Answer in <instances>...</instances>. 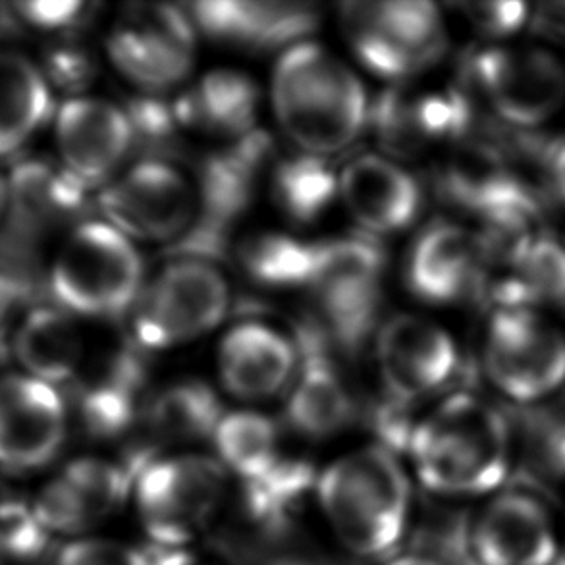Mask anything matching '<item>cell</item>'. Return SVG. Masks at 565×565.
I'll use <instances>...</instances> for the list:
<instances>
[{"instance_id":"obj_5","label":"cell","mask_w":565,"mask_h":565,"mask_svg":"<svg viewBox=\"0 0 565 565\" xmlns=\"http://www.w3.org/2000/svg\"><path fill=\"white\" fill-rule=\"evenodd\" d=\"M51 288L68 313L116 317L136 306L143 263L120 230L105 221L82 222L54 259Z\"/></svg>"},{"instance_id":"obj_39","label":"cell","mask_w":565,"mask_h":565,"mask_svg":"<svg viewBox=\"0 0 565 565\" xmlns=\"http://www.w3.org/2000/svg\"><path fill=\"white\" fill-rule=\"evenodd\" d=\"M30 291L28 284L15 280L12 276L0 275V361L8 352V337L14 324L18 309L23 306Z\"/></svg>"},{"instance_id":"obj_14","label":"cell","mask_w":565,"mask_h":565,"mask_svg":"<svg viewBox=\"0 0 565 565\" xmlns=\"http://www.w3.org/2000/svg\"><path fill=\"white\" fill-rule=\"evenodd\" d=\"M136 473L134 463L74 459L43 484L33 510L49 535H82L122 508Z\"/></svg>"},{"instance_id":"obj_9","label":"cell","mask_w":565,"mask_h":565,"mask_svg":"<svg viewBox=\"0 0 565 565\" xmlns=\"http://www.w3.org/2000/svg\"><path fill=\"white\" fill-rule=\"evenodd\" d=\"M97 205L131 242H180L198 216V188L172 162L141 159L100 190Z\"/></svg>"},{"instance_id":"obj_30","label":"cell","mask_w":565,"mask_h":565,"mask_svg":"<svg viewBox=\"0 0 565 565\" xmlns=\"http://www.w3.org/2000/svg\"><path fill=\"white\" fill-rule=\"evenodd\" d=\"M273 193L284 213L298 222H311L329 209L340 188L324 157L299 151L276 169Z\"/></svg>"},{"instance_id":"obj_8","label":"cell","mask_w":565,"mask_h":565,"mask_svg":"<svg viewBox=\"0 0 565 565\" xmlns=\"http://www.w3.org/2000/svg\"><path fill=\"white\" fill-rule=\"evenodd\" d=\"M384 257L367 237H340L315 244L306 288L322 324L345 352L360 350L381 307Z\"/></svg>"},{"instance_id":"obj_17","label":"cell","mask_w":565,"mask_h":565,"mask_svg":"<svg viewBox=\"0 0 565 565\" xmlns=\"http://www.w3.org/2000/svg\"><path fill=\"white\" fill-rule=\"evenodd\" d=\"M479 565H552L558 543L551 513L539 498L508 490L494 498L471 525Z\"/></svg>"},{"instance_id":"obj_1","label":"cell","mask_w":565,"mask_h":565,"mask_svg":"<svg viewBox=\"0 0 565 565\" xmlns=\"http://www.w3.org/2000/svg\"><path fill=\"white\" fill-rule=\"evenodd\" d=\"M405 450L428 492L479 497L502 487L512 471L513 430L494 405L451 394L413 420Z\"/></svg>"},{"instance_id":"obj_38","label":"cell","mask_w":565,"mask_h":565,"mask_svg":"<svg viewBox=\"0 0 565 565\" xmlns=\"http://www.w3.org/2000/svg\"><path fill=\"white\" fill-rule=\"evenodd\" d=\"M15 12L25 22L43 31H62L74 28L84 20L82 2H22Z\"/></svg>"},{"instance_id":"obj_24","label":"cell","mask_w":565,"mask_h":565,"mask_svg":"<svg viewBox=\"0 0 565 565\" xmlns=\"http://www.w3.org/2000/svg\"><path fill=\"white\" fill-rule=\"evenodd\" d=\"M259 92L249 77L234 70H214L177 103L185 130L242 141L255 131Z\"/></svg>"},{"instance_id":"obj_2","label":"cell","mask_w":565,"mask_h":565,"mask_svg":"<svg viewBox=\"0 0 565 565\" xmlns=\"http://www.w3.org/2000/svg\"><path fill=\"white\" fill-rule=\"evenodd\" d=\"M270 100L276 120L299 151L324 159L353 146L371 120L360 77L337 54L309 41L284 51Z\"/></svg>"},{"instance_id":"obj_41","label":"cell","mask_w":565,"mask_h":565,"mask_svg":"<svg viewBox=\"0 0 565 565\" xmlns=\"http://www.w3.org/2000/svg\"><path fill=\"white\" fill-rule=\"evenodd\" d=\"M384 565H444L438 562V559L433 558V556H427V554H404V556H396V558L386 559V564Z\"/></svg>"},{"instance_id":"obj_27","label":"cell","mask_w":565,"mask_h":565,"mask_svg":"<svg viewBox=\"0 0 565 565\" xmlns=\"http://www.w3.org/2000/svg\"><path fill=\"white\" fill-rule=\"evenodd\" d=\"M146 369L136 350L115 353L79 394V415L87 430L95 436L122 435L141 417L147 397Z\"/></svg>"},{"instance_id":"obj_15","label":"cell","mask_w":565,"mask_h":565,"mask_svg":"<svg viewBox=\"0 0 565 565\" xmlns=\"http://www.w3.org/2000/svg\"><path fill=\"white\" fill-rule=\"evenodd\" d=\"M54 139L62 169L87 188L118 177L134 149L128 110L93 97L68 99L56 113Z\"/></svg>"},{"instance_id":"obj_44","label":"cell","mask_w":565,"mask_h":565,"mask_svg":"<svg viewBox=\"0 0 565 565\" xmlns=\"http://www.w3.org/2000/svg\"><path fill=\"white\" fill-rule=\"evenodd\" d=\"M552 565H565V558H558L556 559V562H554V564Z\"/></svg>"},{"instance_id":"obj_4","label":"cell","mask_w":565,"mask_h":565,"mask_svg":"<svg viewBox=\"0 0 565 565\" xmlns=\"http://www.w3.org/2000/svg\"><path fill=\"white\" fill-rule=\"evenodd\" d=\"M228 484L230 473L218 459L190 451L143 461L131 497L151 543L185 551L213 525Z\"/></svg>"},{"instance_id":"obj_31","label":"cell","mask_w":565,"mask_h":565,"mask_svg":"<svg viewBox=\"0 0 565 565\" xmlns=\"http://www.w3.org/2000/svg\"><path fill=\"white\" fill-rule=\"evenodd\" d=\"M315 244L296 237L265 234L253 237L242 252L253 278L273 286H306L313 263Z\"/></svg>"},{"instance_id":"obj_36","label":"cell","mask_w":565,"mask_h":565,"mask_svg":"<svg viewBox=\"0 0 565 565\" xmlns=\"http://www.w3.org/2000/svg\"><path fill=\"white\" fill-rule=\"evenodd\" d=\"M463 12L475 30L490 38H508L527 22V4L523 2H475L463 4Z\"/></svg>"},{"instance_id":"obj_7","label":"cell","mask_w":565,"mask_h":565,"mask_svg":"<svg viewBox=\"0 0 565 565\" xmlns=\"http://www.w3.org/2000/svg\"><path fill=\"white\" fill-rule=\"evenodd\" d=\"M340 22L360 62L386 79L417 76L446 49L443 14L425 0L345 2Z\"/></svg>"},{"instance_id":"obj_3","label":"cell","mask_w":565,"mask_h":565,"mask_svg":"<svg viewBox=\"0 0 565 565\" xmlns=\"http://www.w3.org/2000/svg\"><path fill=\"white\" fill-rule=\"evenodd\" d=\"M317 502L345 551L390 558L412 518V482L396 451L384 444L350 451L317 479Z\"/></svg>"},{"instance_id":"obj_35","label":"cell","mask_w":565,"mask_h":565,"mask_svg":"<svg viewBox=\"0 0 565 565\" xmlns=\"http://www.w3.org/2000/svg\"><path fill=\"white\" fill-rule=\"evenodd\" d=\"M54 565H151L149 552L108 539H74L62 546Z\"/></svg>"},{"instance_id":"obj_13","label":"cell","mask_w":565,"mask_h":565,"mask_svg":"<svg viewBox=\"0 0 565 565\" xmlns=\"http://www.w3.org/2000/svg\"><path fill=\"white\" fill-rule=\"evenodd\" d=\"M376 361L386 388L384 405L405 415L407 405L435 394L458 367V350L436 322L397 315L379 330Z\"/></svg>"},{"instance_id":"obj_43","label":"cell","mask_w":565,"mask_h":565,"mask_svg":"<svg viewBox=\"0 0 565 565\" xmlns=\"http://www.w3.org/2000/svg\"><path fill=\"white\" fill-rule=\"evenodd\" d=\"M280 565H311L307 564V562H284V564Z\"/></svg>"},{"instance_id":"obj_29","label":"cell","mask_w":565,"mask_h":565,"mask_svg":"<svg viewBox=\"0 0 565 565\" xmlns=\"http://www.w3.org/2000/svg\"><path fill=\"white\" fill-rule=\"evenodd\" d=\"M222 415L213 390L203 382L182 381L147 397L139 419L159 443L178 444L211 438Z\"/></svg>"},{"instance_id":"obj_28","label":"cell","mask_w":565,"mask_h":565,"mask_svg":"<svg viewBox=\"0 0 565 565\" xmlns=\"http://www.w3.org/2000/svg\"><path fill=\"white\" fill-rule=\"evenodd\" d=\"M51 108L43 70L22 54L0 51V157L22 149L46 122Z\"/></svg>"},{"instance_id":"obj_6","label":"cell","mask_w":565,"mask_h":565,"mask_svg":"<svg viewBox=\"0 0 565 565\" xmlns=\"http://www.w3.org/2000/svg\"><path fill=\"white\" fill-rule=\"evenodd\" d=\"M228 307V282L213 260L182 255L139 294L131 319L136 344L169 350L191 342L211 332Z\"/></svg>"},{"instance_id":"obj_42","label":"cell","mask_w":565,"mask_h":565,"mask_svg":"<svg viewBox=\"0 0 565 565\" xmlns=\"http://www.w3.org/2000/svg\"><path fill=\"white\" fill-rule=\"evenodd\" d=\"M10 205V191H8V178L0 177V222L7 216Z\"/></svg>"},{"instance_id":"obj_32","label":"cell","mask_w":565,"mask_h":565,"mask_svg":"<svg viewBox=\"0 0 565 565\" xmlns=\"http://www.w3.org/2000/svg\"><path fill=\"white\" fill-rule=\"evenodd\" d=\"M518 268L515 291L533 298L565 301V247L535 237L512 259Z\"/></svg>"},{"instance_id":"obj_26","label":"cell","mask_w":565,"mask_h":565,"mask_svg":"<svg viewBox=\"0 0 565 565\" xmlns=\"http://www.w3.org/2000/svg\"><path fill=\"white\" fill-rule=\"evenodd\" d=\"M12 340L15 358L28 375L38 381L54 386L79 373L84 338L64 309H33L15 327Z\"/></svg>"},{"instance_id":"obj_25","label":"cell","mask_w":565,"mask_h":565,"mask_svg":"<svg viewBox=\"0 0 565 565\" xmlns=\"http://www.w3.org/2000/svg\"><path fill=\"white\" fill-rule=\"evenodd\" d=\"M10 205L15 228L28 236L61 226L82 213L85 188L66 170L43 161L22 162L8 178Z\"/></svg>"},{"instance_id":"obj_12","label":"cell","mask_w":565,"mask_h":565,"mask_svg":"<svg viewBox=\"0 0 565 565\" xmlns=\"http://www.w3.org/2000/svg\"><path fill=\"white\" fill-rule=\"evenodd\" d=\"M475 76L490 107L513 126L546 124L565 105L564 62L544 46H490L477 56Z\"/></svg>"},{"instance_id":"obj_40","label":"cell","mask_w":565,"mask_h":565,"mask_svg":"<svg viewBox=\"0 0 565 565\" xmlns=\"http://www.w3.org/2000/svg\"><path fill=\"white\" fill-rule=\"evenodd\" d=\"M551 174L554 185L558 188L562 198L565 199V143L556 149V153L552 154Z\"/></svg>"},{"instance_id":"obj_10","label":"cell","mask_w":565,"mask_h":565,"mask_svg":"<svg viewBox=\"0 0 565 565\" xmlns=\"http://www.w3.org/2000/svg\"><path fill=\"white\" fill-rule=\"evenodd\" d=\"M107 51L116 70L141 92H169L193 66L195 23L180 8L134 2L116 15Z\"/></svg>"},{"instance_id":"obj_33","label":"cell","mask_w":565,"mask_h":565,"mask_svg":"<svg viewBox=\"0 0 565 565\" xmlns=\"http://www.w3.org/2000/svg\"><path fill=\"white\" fill-rule=\"evenodd\" d=\"M521 473L541 487L565 482L564 420L535 417L525 423Z\"/></svg>"},{"instance_id":"obj_23","label":"cell","mask_w":565,"mask_h":565,"mask_svg":"<svg viewBox=\"0 0 565 565\" xmlns=\"http://www.w3.org/2000/svg\"><path fill=\"white\" fill-rule=\"evenodd\" d=\"M376 134L392 154H413L436 139L456 138L469 115L458 93H412L399 89L382 95L371 108Z\"/></svg>"},{"instance_id":"obj_18","label":"cell","mask_w":565,"mask_h":565,"mask_svg":"<svg viewBox=\"0 0 565 565\" xmlns=\"http://www.w3.org/2000/svg\"><path fill=\"white\" fill-rule=\"evenodd\" d=\"M190 12L209 38L247 51H288L303 43L321 18L311 2L213 0L191 4Z\"/></svg>"},{"instance_id":"obj_21","label":"cell","mask_w":565,"mask_h":565,"mask_svg":"<svg viewBox=\"0 0 565 565\" xmlns=\"http://www.w3.org/2000/svg\"><path fill=\"white\" fill-rule=\"evenodd\" d=\"M298 369V352L288 338L260 322H242L222 340L218 373L232 396L260 402L286 388Z\"/></svg>"},{"instance_id":"obj_20","label":"cell","mask_w":565,"mask_h":565,"mask_svg":"<svg viewBox=\"0 0 565 565\" xmlns=\"http://www.w3.org/2000/svg\"><path fill=\"white\" fill-rule=\"evenodd\" d=\"M338 188L348 213L371 234L407 228L419 213L417 180L388 157L363 154L348 162Z\"/></svg>"},{"instance_id":"obj_22","label":"cell","mask_w":565,"mask_h":565,"mask_svg":"<svg viewBox=\"0 0 565 565\" xmlns=\"http://www.w3.org/2000/svg\"><path fill=\"white\" fill-rule=\"evenodd\" d=\"M484 247L469 230L451 222L428 226L413 245L407 282L430 303H448L471 290L482 270Z\"/></svg>"},{"instance_id":"obj_37","label":"cell","mask_w":565,"mask_h":565,"mask_svg":"<svg viewBox=\"0 0 565 565\" xmlns=\"http://www.w3.org/2000/svg\"><path fill=\"white\" fill-rule=\"evenodd\" d=\"M46 82L51 79L64 89H84L92 82L93 62L77 46H56L46 56Z\"/></svg>"},{"instance_id":"obj_19","label":"cell","mask_w":565,"mask_h":565,"mask_svg":"<svg viewBox=\"0 0 565 565\" xmlns=\"http://www.w3.org/2000/svg\"><path fill=\"white\" fill-rule=\"evenodd\" d=\"M317 329L299 334L301 361L286 404V419L294 433L324 440L342 433L353 417L355 404Z\"/></svg>"},{"instance_id":"obj_11","label":"cell","mask_w":565,"mask_h":565,"mask_svg":"<svg viewBox=\"0 0 565 565\" xmlns=\"http://www.w3.org/2000/svg\"><path fill=\"white\" fill-rule=\"evenodd\" d=\"M484 369L504 396L533 404L565 384V337L531 307H498L484 340Z\"/></svg>"},{"instance_id":"obj_34","label":"cell","mask_w":565,"mask_h":565,"mask_svg":"<svg viewBox=\"0 0 565 565\" xmlns=\"http://www.w3.org/2000/svg\"><path fill=\"white\" fill-rule=\"evenodd\" d=\"M49 533L41 525L33 502L0 500V558L30 559L45 551Z\"/></svg>"},{"instance_id":"obj_16","label":"cell","mask_w":565,"mask_h":565,"mask_svg":"<svg viewBox=\"0 0 565 565\" xmlns=\"http://www.w3.org/2000/svg\"><path fill=\"white\" fill-rule=\"evenodd\" d=\"M66 430V405L54 386L30 375L0 379V466L45 467L58 456Z\"/></svg>"}]
</instances>
